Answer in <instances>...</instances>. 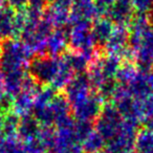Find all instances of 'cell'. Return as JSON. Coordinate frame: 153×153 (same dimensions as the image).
<instances>
[{
	"instance_id": "obj_1",
	"label": "cell",
	"mask_w": 153,
	"mask_h": 153,
	"mask_svg": "<svg viewBox=\"0 0 153 153\" xmlns=\"http://www.w3.org/2000/svg\"><path fill=\"white\" fill-rule=\"evenodd\" d=\"M129 40L140 65L149 67L153 63V28L144 18L134 20Z\"/></svg>"
},
{
	"instance_id": "obj_2",
	"label": "cell",
	"mask_w": 153,
	"mask_h": 153,
	"mask_svg": "<svg viewBox=\"0 0 153 153\" xmlns=\"http://www.w3.org/2000/svg\"><path fill=\"white\" fill-rule=\"evenodd\" d=\"M1 47L0 69L4 74L23 70V67L28 63L30 47L25 43L14 40H7Z\"/></svg>"
},
{
	"instance_id": "obj_3",
	"label": "cell",
	"mask_w": 153,
	"mask_h": 153,
	"mask_svg": "<svg viewBox=\"0 0 153 153\" xmlns=\"http://www.w3.org/2000/svg\"><path fill=\"white\" fill-rule=\"evenodd\" d=\"M123 123L124 121L119 111L107 107L98 117L97 132L104 138L105 143H109L119 133Z\"/></svg>"
},
{
	"instance_id": "obj_4",
	"label": "cell",
	"mask_w": 153,
	"mask_h": 153,
	"mask_svg": "<svg viewBox=\"0 0 153 153\" xmlns=\"http://www.w3.org/2000/svg\"><path fill=\"white\" fill-rule=\"evenodd\" d=\"M72 111L79 122L89 123L100 115L101 99L94 94H89L81 102L72 105Z\"/></svg>"
},
{
	"instance_id": "obj_5",
	"label": "cell",
	"mask_w": 153,
	"mask_h": 153,
	"mask_svg": "<svg viewBox=\"0 0 153 153\" xmlns=\"http://www.w3.org/2000/svg\"><path fill=\"white\" fill-rule=\"evenodd\" d=\"M70 43L74 48L86 53L91 49L94 43L92 32L88 28L87 22H76L70 33Z\"/></svg>"
},
{
	"instance_id": "obj_6",
	"label": "cell",
	"mask_w": 153,
	"mask_h": 153,
	"mask_svg": "<svg viewBox=\"0 0 153 153\" xmlns=\"http://www.w3.org/2000/svg\"><path fill=\"white\" fill-rule=\"evenodd\" d=\"M60 61H55L48 58H43L33 62L32 66V74L37 80L42 82H53L55 79L56 74L59 70Z\"/></svg>"
},
{
	"instance_id": "obj_7",
	"label": "cell",
	"mask_w": 153,
	"mask_h": 153,
	"mask_svg": "<svg viewBox=\"0 0 153 153\" xmlns=\"http://www.w3.org/2000/svg\"><path fill=\"white\" fill-rule=\"evenodd\" d=\"M98 14L94 0H74L70 18L74 22H87Z\"/></svg>"
},
{
	"instance_id": "obj_8",
	"label": "cell",
	"mask_w": 153,
	"mask_h": 153,
	"mask_svg": "<svg viewBox=\"0 0 153 153\" xmlns=\"http://www.w3.org/2000/svg\"><path fill=\"white\" fill-rule=\"evenodd\" d=\"M16 15L10 7L0 9V38L9 39L17 35Z\"/></svg>"
},
{
	"instance_id": "obj_9",
	"label": "cell",
	"mask_w": 153,
	"mask_h": 153,
	"mask_svg": "<svg viewBox=\"0 0 153 153\" xmlns=\"http://www.w3.org/2000/svg\"><path fill=\"white\" fill-rule=\"evenodd\" d=\"M128 33L123 25H119V27L113 28L108 41L106 42L107 48L110 53L115 57L117 53H121L124 51L127 43Z\"/></svg>"
},
{
	"instance_id": "obj_10",
	"label": "cell",
	"mask_w": 153,
	"mask_h": 153,
	"mask_svg": "<svg viewBox=\"0 0 153 153\" xmlns=\"http://www.w3.org/2000/svg\"><path fill=\"white\" fill-rule=\"evenodd\" d=\"M131 11V2L129 3L128 0H120L119 2L113 3L108 13L110 15L111 22L115 21L119 23V25H123L124 22L129 20Z\"/></svg>"
},
{
	"instance_id": "obj_11",
	"label": "cell",
	"mask_w": 153,
	"mask_h": 153,
	"mask_svg": "<svg viewBox=\"0 0 153 153\" xmlns=\"http://www.w3.org/2000/svg\"><path fill=\"white\" fill-rule=\"evenodd\" d=\"M104 145V138L97 131L91 130L82 142V150L85 153H98L103 150Z\"/></svg>"
},
{
	"instance_id": "obj_12",
	"label": "cell",
	"mask_w": 153,
	"mask_h": 153,
	"mask_svg": "<svg viewBox=\"0 0 153 153\" xmlns=\"http://www.w3.org/2000/svg\"><path fill=\"white\" fill-rule=\"evenodd\" d=\"M113 30L112 22L109 19H101L98 20L92 30V35L96 42L106 43L110 37L111 33Z\"/></svg>"
},
{
	"instance_id": "obj_13",
	"label": "cell",
	"mask_w": 153,
	"mask_h": 153,
	"mask_svg": "<svg viewBox=\"0 0 153 153\" xmlns=\"http://www.w3.org/2000/svg\"><path fill=\"white\" fill-rule=\"evenodd\" d=\"M66 45V37L61 30H57L53 35L49 36V39L47 40V47L51 55H57L61 53Z\"/></svg>"
},
{
	"instance_id": "obj_14",
	"label": "cell",
	"mask_w": 153,
	"mask_h": 153,
	"mask_svg": "<svg viewBox=\"0 0 153 153\" xmlns=\"http://www.w3.org/2000/svg\"><path fill=\"white\" fill-rule=\"evenodd\" d=\"M19 119L15 113H9L3 120V135L4 137H16L19 126Z\"/></svg>"
},
{
	"instance_id": "obj_15",
	"label": "cell",
	"mask_w": 153,
	"mask_h": 153,
	"mask_svg": "<svg viewBox=\"0 0 153 153\" xmlns=\"http://www.w3.org/2000/svg\"><path fill=\"white\" fill-rule=\"evenodd\" d=\"M131 4L140 12L153 9V0H130Z\"/></svg>"
},
{
	"instance_id": "obj_16",
	"label": "cell",
	"mask_w": 153,
	"mask_h": 153,
	"mask_svg": "<svg viewBox=\"0 0 153 153\" xmlns=\"http://www.w3.org/2000/svg\"><path fill=\"white\" fill-rule=\"evenodd\" d=\"M94 2L98 12H105L109 11L114 3V0H94Z\"/></svg>"
},
{
	"instance_id": "obj_17",
	"label": "cell",
	"mask_w": 153,
	"mask_h": 153,
	"mask_svg": "<svg viewBox=\"0 0 153 153\" xmlns=\"http://www.w3.org/2000/svg\"><path fill=\"white\" fill-rule=\"evenodd\" d=\"M9 2L10 7L16 10H22L24 5L28 2V0H7Z\"/></svg>"
},
{
	"instance_id": "obj_18",
	"label": "cell",
	"mask_w": 153,
	"mask_h": 153,
	"mask_svg": "<svg viewBox=\"0 0 153 153\" xmlns=\"http://www.w3.org/2000/svg\"><path fill=\"white\" fill-rule=\"evenodd\" d=\"M28 2L32 5V9L34 10H40L44 5L45 0H28Z\"/></svg>"
},
{
	"instance_id": "obj_19",
	"label": "cell",
	"mask_w": 153,
	"mask_h": 153,
	"mask_svg": "<svg viewBox=\"0 0 153 153\" xmlns=\"http://www.w3.org/2000/svg\"><path fill=\"white\" fill-rule=\"evenodd\" d=\"M3 120H4V117H3L2 112L0 111V138L3 135Z\"/></svg>"
},
{
	"instance_id": "obj_20",
	"label": "cell",
	"mask_w": 153,
	"mask_h": 153,
	"mask_svg": "<svg viewBox=\"0 0 153 153\" xmlns=\"http://www.w3.org/2000/svg\"><path fill=\"white\" fill-rule=\"evenodd\" d=\"M45 153H68V152H66V151L61 150V149H58V148H56V147H53V148H51V149H49V150H47Z\"/></svg>"
},
{
	"instance_id": "obj_21",
	"label": "cell",
	"mask_w": 153,
	"mask_h": 153,
	"mask_svg": "<svg viewBox=\"0 0 153 153\" xmlns=\"http://www.w3.org/2000/svg\"><path fill=\"white\" fill-rule=\"evenodd\" d=\"M98 153H113V152H111V151L108 150V149H107V150H104V149H103L102 151H100V152H98Z\"/></svg>"
},
{
	"instance_id": "obj_22",
	"label": "cell",
	"mask_w": 153,
	"mask_h": 153,
	"mask_svg": "<svg viewBox=\"0 0 153 153\" xmlns=\"http://www.w3.org/2000/svg\"><path fill=\"white\" fill-rule=\"evenodd\" d=\"M4 1H5V0H0V9L2 7V4L4 3Z\"/></svg>"
},
{
	"instance_id": "obj_23",
	"label": "cell",
	"mask_w": 153,
	"mask_h": 153,
	"mask_svg": "<svg viewBox=\"0 0 153 153\" xmlns=\"http://www.w3.org/2000/svg\"><path fill=\"white\" fill-rule=\"evenodd\" d=\"M151 21L153 22V9H152V12H151Z\"/></svg>"
},
{
	"instance_id": "obj_24",
	"label": "cell",
	"mask_w": 153,
	"mask_h": 153,
	"mask_svg": "<svg viewBox=\"0 0 153 153\" xmlns=\"http://www.w3.org/2000/svg\"><path fill=\"white\" fill-rule=\"evenodd\" d=\"M1 51H2V47H1V45H0V56H1Z\"/></svg>"
},
{
	"instance_id": "obj_25",
	"label": "cell",
	"mask_w": 153,
	"mask_h": 153,
	"mask_svg": "<svg viewBox=\"0 0 153 153\" xmlns=\"http://www.w3.org/2000/svg\"><path fill=\"white\" fill-rule=\"evenodd\" d=\"M128 153H136V152H133V151H130V152H128Z\"/></svg>"
}]
</instances>
